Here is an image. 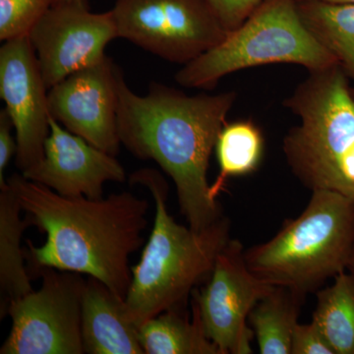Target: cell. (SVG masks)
I'll return each instance as SVG.
<instances>
[{
    "label": "cell",
    "mask_w": 354,
    "mask_h": 354,
    "mask_svg": "<svg viewBox=\"0 0 354 354\" xmlns=\"http://www.w3.org/2000/svg\"><path fill=\"white\" fill-rule=\"evenodd\" d=\"M55 0H0V39L28 36Z\"/></svg>",
    "instance_id": "44dd1931"
},
{
    "label": "cell",
    "mask_w": 354,
    "mask_h": 354,
    "mask_svg": "<svg viewBox=\"0 0 354 354\" xmlns=\"http://www.w3.org/2000/svg\"><path fill=\"white\" fill-rule=\"evenodd\" d=\"M227 32L239 28L263 0H204Z\"/></svg>",
    "instance_id": "7402d4cb"
},
{
    "label": "cell",
    "mask_w": 354,
    "mask_h": 354,
    "mask_svg": "<svg viewBox=\"0 0 354 354\" xmlns=\"http://www.w3.org/2000/svg\"><path fill=\"white\" fill-rule=\"evenodd\" d=\"M118 134L121 145L140 160L160 165L176 188L181 214L195 230H202L223 216L211 194L209 158L237 95H188L153 82L148 94L128 87L123 72L118 80Z\"/></svg>",
    "instance_id": "7a4b0ae2"
},
{
    "label": "cell",
    "mask_w": 354,
    "mask_h": 354,
    "mask_svg": "<svg viewBox=\"0 0 354 354\" xmlns=\"http://www.w3.org/2000/svg\"><path fill=\"white\" fill-rule=\"evenodd\" d=\"M48 90L106 57L118 39L111 11L93 13L87 0H55L29 35Z\"/></svg>",
    "instance_id": "30bf717a"
},
{
    "label": "cell",
    "mask_w": 354,
    "mask_h": 354,
    "mask_svg": "<svg viewBox=\"0 0 354 354\" xmlns=\"http://www.w3.org/2000/svg\"><path fill=\"white\" fill-rule=\"evenodd\" d=\"M291 354H335L314 322L297 324L293 330Z\"/></svg>",
    "instance_id": "603a6c76"
},
{
    "label": "cell",
    "mask_w": 354,
    "mask_h": 354,
    "mask_svg": "<svg viewBox=\"0 0 354 354\" xmlns=\"http://www.w3.org/2000/svg\"><path fill=\"white\" fill-rule=\"evenodd\" d=\"M274 64H297L309 72L339 64L302 23L297 0H263L220 44L183 65L176 81L184 88H212L239 70Z\"/></svg>",
    "instance_id": "8992f818"
},
{
    "label": "cell",
    "mask_w": 354,
    "mask_h": 354,
    "mask_svg": "<svg viewBox=\"0 0 354 354\" xmlns=\"http://www.w3.org/2000/svg\"><path fill=\"white\" fill-rule=\"evenodd\" d=\"M82 339L88 354H145L124 298L92 277L84 290Z\"/></svg>",
    "instance_id": "5bb4252c"
},
{
    "label": "cell",
    "mask_w": 354,
    "mask_h": 354,
    "mask_svg": "<svg viewBox=\"0 0 354 354\" xmlns=\"http://www.w3.org/2000/svg\"><path fill=\"white\" fill-rule=\"evenodd\" d=\"M305 298L295 291L274 286L255 305L248 321L257 339L260 353L291 354L293 330Z\"/></svg>",
    "instance_id": "ac0fdd59"
},
{
    "label": "cell",
    "mask_w": 354,
    "mask_h": 354,
    "mask_svg": "<svg viewBox=\"0 0 354 354\" xmlns=\"http://www.w3.org/2000/svg\"><path fill=\"white\" fill-rule=\"evenodd\" d=\"M132 185L148 188L156 204L155 223L132 281L125 304L140 328L169 309L183 308L199 283L209 279L216 258L230 241V221L223 216L202 230L177 223L167 211L169 184L153 169L130 176Z\"/></svg>",
    "instance_id": "3957f363"
},
{
    "label": "cell",
    "mask_w": 354,
    "mask_h": 354,
    "mask_svg": "<svg viewBox=\"0 0 354 354\" xmlns=\"http://www.w3.org/2000/svg\"><path fill=\"white\" fill-rule=\"evenodd\" d=\"M264 140L259 128L250 120L227 123L216 144L220 176L211 185V194L218 200L228 177L245 176L257 169L262 158Z\"/></svg>",
    "instance_id": "ffe728a7"
},
{
    "label": "cell",
    "mask_w": 354,
    "mask_h": 354,
    "mask_svg": "<svg viewBox=\"0 0 354 354\" xmlns=\"http://www.w3.org/2000/svg\"><path fill=\"white\" fill-rule=\"evenodd\" d=\"M351 93H353V97H354V88H351Z\"/></svg>",
    "instance_id": "83f0119b"
},
{
    "label": "cell",
    "mask_w": 354,
    "mask_h": 354,
    "mask_svg": "<svg viewBox=\"0 0 354 354\" xmlns=\"http://www.w3.org/2000/svg\"><path fill=\"white\" fill-rule=\"evenodd\" d=\"M31 225L46 234L44 245L25 248L29 274L46 268L86 274L127 298L129 258L143 246L150 205L131 192L108 198L65 197L22 174L6 179Z\"/></svg>",
    "instance_id": "6da1fadb"
},
{
    "label": "cell",
    "mask_w": 354,
    "mask_h": 354,
    "mask_svg": "<svg viewBox=\"0 0 354 354\" xmlns=\"http://www.w3.org/2000/svg\"><path fill=\"white\" fill-rule=\"evenodd\" d=\"M342 272L334 283L317 291V306L312 322L335 354H354V277Z\"/></svg>",
    "instance_id": "d6986e66"
},
{
    "label": "cell",
    "mask_w": 354,
    "mask_h": 354,
    "mask_svg": "<svg viewBox=\"0 0 354 354\" xmlns=\"http://www.w3.org/2000/svg\"><path fill=\"white\" fill-rule=\"evenodd\" d=\"M32 290L9 304L11 330L0 354H83L82 304L86 281L78 272L46 268Z\"/></svg>",
    "instance_id": "52a82bcc"
},
{
    "label": "cell",
    "mask_w": 354,
    "mask_h": 354,
    "mask_svg": "<svg viewBox=\"0 0 354 354\" xmlns=\"http://www.w3.org/2000/svg\"><path fill=\"white\" fill-rule=\"evenodd\" d=\"M17 198L8 185L0 188V318L7 315L9 304L31 292L32 286L26 267L25 248L21 239L31 225L21 218Z\"/></svg>",
    "instance_id": "9a60e30c"
},
{
    "label": "cell",
    "mask_w": 354,
    "mask_h": 354,
    "mask_svg": "<svg viewBox=\"0 0 354 354\" xmlns=\"http://www.w3.org/2000/svg\"><path fill=\"white\" fill-rule=\"evenodd\" d=\"M244 251L241 241L230 239L218 254L204 290L192 291V307L221 354L252 353L249 315L274 286L249 270Z\"/></svg>",
    "instance_id": "9c48e42d"
},
{
    "label": "cell",
    "mask_w": 354,
    "mask_h": 354,
    "mask_svg": "<svg viewBox=\"0 0 354 354\" xmlns=\"http://www.w3.org/2000/svg\"><path fill=\"white\" fill-rule=\"evenodd\" d=\"M283 106L300 120L283 142L290 171L311 191L351 197L342 167L354 146V97L344 70L335 64L310 71Z\"/></svg>",
    "instance_id": "5b68a950"
},
{
    "label": "cell",
    "mask_w": 354,
    "mask_h": 354,
    "mask_svg": "<svg viewBox=\"0 0 354 354\" xmlns=\"http://www.w3.org/2000/svg\"><path fill=\"white\" fill-rule=\"evenodd\" d=\"M50 135L38 165L21 172L65 197L101 199L104 184L124 183L127 174L114 156L65 129L50 116Z\"/></svg>",
    "instance_id": "4fadbf2b"
},
{
    "label": "cell",
    "mask_w": 354,
    "mask_h": 354,
    "mask_svg": "<svg viewBox=\"0 0 354 354\" xmlns=\"http://www.w3.org/2000/svg\"><path fill=\"white\" fill-rule=\"evenodd\" d=\"M348 272H351V274L354 277V252L353 257H351V262H349L348 264Z\"/></svg>",
    "instance_id": "4316f807"
},
{
    "label": "cell",
    "mask_w": 354,
    "mask_h": 354,
    "mask_svg": "<svg viewBox=\"0 0 354 354\" xmlns=\"http://www.w3.org/2000/svg\"><path fill=\"white\" fill-rule=\"evenodd\" d=\"M111 12L118 38L174 64H189L227 35L204 0H116Z\"/></svg>",
    "instance_id": "ba28073f"
},
{
    "label": "cell",
    "mask_w": 354,
    "mask_h": 354,
    "mask_svg": "<svg viewBox=\"0 0 354 354\" xmlns=\"http://www.w3.org/2000/svg\"><path fill=\"white\" fill-rule=\"evenodd\" d=\"M320 1L333 2V3H351V4H354V0H320Z\"/></svg>",
    "instance_id": "484cf974"
},
{
    "label": "cell",
    "mask_w": 354,
    "mask_h": 354,
    "mask_svg": "<svg viewBox=\"0 0 354 354\" xmlns=\"http://www.w3.org/2000/svg\"><path fill=\"white\" fill-rule=\"evenodd\" d=\"M353 252L354 198L315 190L301 215L286 220L272 239L246 249L244 256L261 281L305 298L348 271Z\"/></svg>",
    "instance_id": "277c9868"
},
{
    "label": "cell",
    "mask_w": 354,
    "mask_h": 354,
    "mask_svg": "<svg viewBox=\"0 0 354 354\" xmlns=\"http://www.w3.org/2000/svg\"><path fill=\"white\" fill-rule=\"evenodd\" d=\"M121 69L104 57L48 90V111L65 129L115 157L118 134V80Z\"/></svg>",
    "instance_id": "8fae6325"
},
{
    "label": "cell",
    "mask_w": 354,
    "mask_h": 354,
    "mask_svg": "<svg viewBox=\"0 0 354 354\" xmlns=\"http://www.w3.org/2000/svg\"><path fill=\"white\" fill-rule=\"evenodd\" d=\"M48 91L29 37L4 41L0 48V95L17 140L16 165L21 172L39 164L50 135Z\"/></svg>",
    "instance_id": "7c38bea8"
},
{
    "label": "cell",
    "mask_w": 354,
    "mask_h": 354,
    "mask_svg": "<svg viewBox=\"0 0 354 354\" xmlns=\"http://www.w3.org/2000/svg\"><path fill=\"white\" fill-rule=\"evenodd\" d=\"M12 120L6 109L0 111V188L6 185L4 171L14 155L17 153V140L14 139Z\"/></svg>",
    "instance_id": "cb8c5ba5"
},
{
    "label": "cell",
    "mask_w": 354,
    "mask_h": 354,
    "mask_svg": "<svg viewBox=\"0 0 354 354\" xmlns=\"http://www.w3.org/2000/svg\"><path fill=\"white\" fill-rule=\"evenodd\" d=\"M342 171L344 180L348 184L349 194L354 198V146L344 158Z\"/></svg>",
    "instance_id": "d4e9b609"
},
{
    "label": "cell",
    "mask_w": 354,
    "mask_h": 354,
    "mask_svg": "<svg viewBox=\"0 0 354 354\" xmlns=\"http://www.w3.org/2000/svg\"><path fill=\"white\" fill-rule=\"evenodd\" d=\"M297 9L310 34L354 81V4L297 0Z\"/></svg>",
    "instance_id": "2e32d148"
},
{
    "label": "cell",
    "mask_w": 354,
    "mask_h": 354,
    "mask_svg": "<svg viewBox=\"0 0 354 354\" xmlns=\"http://www.w3.org/2000/svg\"><path fill=\"white\" fill-rule=\"evenodd\" d=\"M183 308L169 309L139 328V339L145 354H221L205 334L197 310L192 307L190 321Z\"/></svg>",
    "instance_id": "e0dca14e"
}]
</instances>
